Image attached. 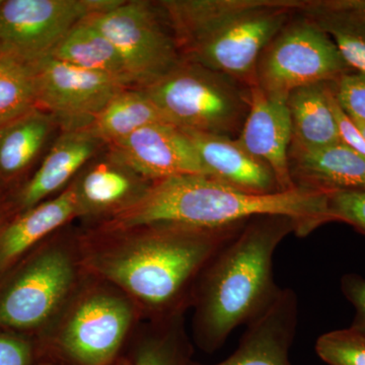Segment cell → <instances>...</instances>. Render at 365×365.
Masks as SVG:
<instances>
[{
	"label": "cell",
	"instance_id": "6da1fadb",
	"mask_svg": "<svg viewBox=\"0 0 365 365\" xmlns=\"http://www.w3.org/2000/svg\"><path fill=\"white\" fill-rule=\"evenodd\" d=\"M247 222L213 230L174 225L81 228L86 267L128 295L144 321L181 316L191 307L201 271Z\"/></svg>",
	"mask_w": 365,
	"mask_h": 365
},
{
	"label": "cell",
	"instance_id": "7a4b0ae2",
	"mask_svg": "<svg viewBox=\"0 0 365 365\" xmlns=\"http://www.w3.org/2000/svg\"><path fill=\"white\" fill-rule=\"evenodd\" d=\"M297 225L281 215L251 218L204 267L192 292V336L199 349L213 353L235 329L248 325L279 294L274 280L276 250Z\"/></svg>",
	"mask_w": 365,
	"mask_h": 365
},
{
	"label": "cell",
	"instance_id": "3957f363",
	"mask_svg": "<svg viewBox=\"0 0 365 365\" xmlns=\"http://www.w3.org/2000/svg\"><path fill=\"white\" fill-rule=\"evenodd\" d=\"M261 215L292 218L297 225V235L306 237L331 222L329 194L297 187L259 195L207 175H185L153 182L135 205L91 228L111 230L174 225L213 230Z\"/></svg>",
	"mask_w": 365,
	"mask_h": 365
},
{
	"label": "cell",
	"instance_id": "277c9868",
	"mask_svg": "<svg viewBox=\"0 0 365 365\" xmlns=\"http://www.w3.org/2000/svg\"><path fill=\"white\" fill-rule=\"evenodd\" d=\"M182 59L251 88L257 64L302 0H163L158 2Z\"/></svg>",
	"mask_w": 365,
	"mask_h": 365
},
{
	"label": "cell",
	"instance_id": "5b68a950",
	"mask_svg": "<svg viewBox=\"0 0 365 365\" xmlns=\"http://www.w3.org/2000/svg\"><path fill=\"white\" fill-rule=\"evenodd\" d=\"M88 274L81 228L68 225L57 230L0 280V328L37 334L39 339Z\"/></svg>",
	"mask_w": 365,
	"mask_h": 365
},
{
	"label": "cell",
	"instance_id": "8992f818",
	"mask_svg": "<svg viewBox=\"0 0 365 365\" xmlns=\"http://www.w3.org/2000/svg\"><path fill=\"white\" fill-rule=\"evenodd\" d=\"M143 321L128 295L90 273L38 340L43 351L68 365H114Z\"/></svg>",
	"mask_w": 365,
	"mask_h": 365
},
{
	"label": "cell",
	"instance_id": "52a82bcc",
	"mask_svg": "<svg viewBox=\"0 0 365 365\" xmlns=\"http://www.w3.org/2000/svg\"><path fill=\"white\" fill-rule=\"evenodd\" d=\"M140 90L169 123L232 138L241 132L251 104L248 86L184 59Z\"/></svg>",
	"mask_w": 365,
	"mask_h": 365
},
{
	"label": "cell",
	"instance_id": "ba28073f",
	"mask_svg": "<svg viewBox=\"0 0 365 365\" xmlns=\"http://www.w3.org/2000/svg\"><path fill=\"white\" fill-rule=\"evenodd\" d=\"M349 71L332 38L306 16L288 21L269 43L257 64L256 85L287 101L297 88L334 83Z\"/></svg>",
	"mask_w": 365,
	"mask_h": 365
},
{
	"label": "cell",
	"instance_id": "9c48e42d",
	"mask_svg": "<svg viewBox=\"0 0 365 365\" xmlns=\"http://www.w3.org/2000/svg\"><path fill=\"white\" fill-rule=\"evenodd\" d=\"M86 20L111 41L137 88L162 78L182 61L174 34L158 4L123 1L108 13Z\"/></svg>",
	"mask_w": 365,
	"mask_h": 365
},
{
	"label": "cell",
	"instance_id": "30bf717a",
	"mask_svg": "<svg viewBox=\"0 0 365 365\" xmlns=\"http://www.w3.org/2000/svg\"><path fill=\"white\" fill-rule=\"evenodd\" d=\"M93 14V0H2L0 49L35 63L49 56L74 26Z\"/></svg>",
	"mask_w": 365,
	"mask_h": 365
},
{
	"label": "cell",
	"instance_id": "8fae6325",
	"mask_svg": "<svg viewBox=\"0 0 365 365\" xmlns=\"http://www.w3.org/2000/svg\"><path fill=\"white\" fill-rule=\"evenodd\" d=\"M37 108L51 114L62 131L86 129L115 95L128 88L117 79L51 56L31 63Z\"/></svg>",
	"mask_w": 365,
	"mask_h": 365
},
{
	"label": "cell",
	"instance_id": "7c38bea8",
	"mask_svg": "<svg viewBox=\"0 0 365 365\" xmlns=\"http://www.w3.org/2000/svg\"><path fill=\"white\" fill-rule=\"evenodd\" d=\"M153 182L105 148L71 182L76 218L88 223L86 227L107 222L139 202Z\"/></svg>",
	"mask_w": 365,
	"mask_h": 365
},
{
	"label": "cell",
	"instance_id": "4fadbf2b",
	"mask_svg": "<svg viewBox=\"0 0 365 365\" xmlns=\"http://www.w3.org/2000/svg\"><path fill=\"white\" fill-rule=\"evenodd\" d=\"M151 182L185 175H207L189 137L169 123L148 125L106 146Z\"/></svg>",
	"mask_w": 365,
	"mask_h": 365
},
{
	"label": "cell",
	"instance_id": "5bb4252c",
	"mask_svg": "<svg viewBox=\"0 0 365 365\" xmlns=\"http://www.w3.org/2000/svg\"><path fill=\"white\" fill-rule=\"evenodd\" d=\"M250 90L249 113L237 139L270 168L281 192L294 190L297 187L290 174L292 131L287 101L270 97L257 85Z\"/></svg>",
	"mask_w": 365,
	"mask_h": 365
},
{
	"label": "cell",
	"instance_id": "9a60e30c",
	"mask_svg": "<svg viewBox=\"0 0 365 365\" xmlns=\"http://www.w3.org/2000/svg\"><path fill=\"white\" fill-rule=\"evenodd\" d=\"M299 300L292 288H282L272 304L247 325L237 350L215 364L290 365L289 352L297 333Z\"/></svg>",
	"mask_w": 365,
	"mask_h": 365
},
{
	"label": "cell",
	"instance_id": "2e32d148",
	"mask_svg": "<svg viewBox=\"0 0 365 365\" xmlns=\"http://www.w3.org/2000/svg\"><path fill=\"white\" fill-rule=\"evenodd\" d=\"M105 148L86 128L62 131L39 169L19 191V211L23 212L58 195L86 163Z\"/></svg>",
	"mask_w": 365,
	"mask_h": 365
},
{
	"label": "cell",
	"instance_id": "e0dca14e",
	"mask_svg": "<svg viewBox=\"0 0 365 365\" xmlns=\"http://www.w3.org/2000/svg\"><path fill=\"white\" fill-rule=\"evenodd\" d=\"M189 137L209 176L259 195L281 192L272 170L237 138L182 129Z\"/></svg>",
	"mask_w": 365,
	"mask_h": 365
},
{
	"label": "cell",
	"instance_id": "ac0fdd59",
	"mask_svg": "<svg viewBox=\"0 0 365 365\" xmlns=\"http://www.w3.org/2000/svg\"><path fill=\"white\" fill-rule=\"evenodd\" d=\"M74 220L76 200L71 182L58 195L19 213L0 227V280L41 242Z\"/></svg>",
	"mask_w": 365,
	"mask_h": 365
},
{
	"label": "cell",
	"instance_id": "d6986e66",
	"mask_svg": "<svg viewBox=\"0 0 365 365\" xmlns=\"http://www.w3.org/2000/svg\"><path fill=\"white\" fill-rule=\"evenodd\" d=\"M295 187L332 194L365 191V157L338 143L289 153Z\"/></svg>",
	"mask_w": 365,
	"mask_h": 365
},
{
	"label": "cell",
	"instance_id": "ffe728a7",
	"mask_svg": "<svg viewBox=\"0 0 365 365\" xmlns=\"http://www.w3.org/2000/svg\"><path fill=\"white\" fill-rule=\"evenodd\" d=\"M331 83L304 86L288 97L292 131L289 153L341 143L330 104Z\"/></svg>",
	"mask_w": 365,
	"mask_h": 365
},
{
	"label": "cell",
	"instance_id": "44dd1931",
	"mask_svg": "<svg viewBox=\"0 0 365 365\" xmlns=\"http://www.w3.org/2000/svg\"><path fill=\"white\" fill-rule=\"evenodd\" d=\"M122 355L128 365H191L193 345L185 329L184 314L146 321Z\"/></svg>",
	"mask_w": 365,
	"mask_h": 365
},
{
	"label": "cell",
	"instance_id": "7402d4cb",
	"mask_svg": "<svg viewBox=\"0 0 365 365\" xmlns=\"http://www.w3.org/2000/svg\"><path fill=\"white\" fill-rule=\"evenodd\" d=\"M49 56L85 71L111 76L128 88H135L111 41L86 19L69 31Z\"/></svg>",
	"mask_w": 365,
	"mask_h": 365
},
{
	"label": "cell",
	"instance_id": "603a6c76",
	"mask_svg": "<svg viewBox=\"0 0 365 365\" xmlns=\"http://www.w3.org/2000/svg\"><path fill=\"white\" fill-rule=\"evenodd\" d=\"M58 127L55 118L39 108L0 127V179L7 181L25 172Z\"/></svg>",
	"mask_w": 365,
	"mask_h": 365
},
{
	"label": "cell",
	"instance_id": "cb8c5ba5",
	"mask_svg": "<svg viewBox=\"0 0 365 365\" xmlns=\"http://www.w3.org/2000/svg\"><path fill=\"white\" fill-rule=\"evenodd\" d=\"M157 123L169 122L140 88H126L118 91L86 129L108 146Z\"/></svg>",
	"mask_w": 365,
	"mask_h": 365
},
{
	"label": "cell",
	"instance_id": "d4e9b609",
	"mask_svg": "<svg viewBox=\"0 0 365 365\" xmlns=\"http://www.w3.org/2000/svg\"><path fill=\"white\" fill-rule=\"evenodd\" d=\"M299 13L311 19L334 41L347 66L365 74V16L337 0L304 1Z\"/></svg>",
	"mask_w": 365,
	"mask_h": 365
},
{
	"label": "cell",
	"instance_id": "484cf974",
	"mask_svg": "<svg viewBox=\"0 0 365 365\" xmlns=\"http://www.w3.org/2000/svg\"><path fill=\"white\" fill-rule=\"evenodd\" d=\"M37 108L35 73L28 62L0 54V127Z\"/></svg>",
	"mask_w": 365,
	"mask_h": 365
},
{
	"label": "cell",
	"instance_id": "4316f807",
	"mask_svg": "<svg viewBox=\"0 0 365 365\" xmlns=\"http://www.w3.org/2000/svg\"><path fill=\"white\" fill-rule=\"evenodd\" d=\"M316 352L328 365H365V336L352 328L319 336Z\"/></svg>",
	"mask_w": 365,
	"mask_h": 365
},
{
	"label": "cell",
	"instance_id": "83f0119b",
	"mask_svg": "<svg viewBox=\"0 0 365 365\" xmlns=\"http://www.w3.org/2000/svg\"><path fill=\"white\" fill-rule=\"evenodd\" d=\"M338 104L353 121L365 123V74L349 71L333 83Z\"/></svg>",
	"mask_w": 365,
	"mask_h": 365
},
{
	"label": "cell",
	"instance_id": "f1b7e54d",
	"mask_svg": "<svg viewBox=\"0 0 365 365\" xmlns=\"http://www.w3.org/2000/svg\"><path fill=\"white\" fill-rule=\"evenodd\" d=\"M331 222L351 225L365 235V191L335 192L329 195Z\"/></svg>",
	"mask_w": 365,
	"mask_h": 365
},
{
	"label": "cell",
	"instance_id": "f546056e",
	"mask_svg": "<svg viewBox=\"0 0 365 365\" xmlns=\"http://www.w3.org/2000/svg\"><path fill=\"white\" fill-rule=\"evenodd\" d=\"M42 351L41 343L36 344L26 334L0 331V365H34Z\"/></svg>",
	"mask_w": 365,
	"mask_h": 365
},
{
	"label": "cell",
	"instance_id": "4dcf8cb0",
	"mask_svg": "<svg viewBox=\"0 0 365 365\" xmlns=\"http://www.w3.org/2000/svg\"><path fill=\"white\" fill-rule=\"evenodd\" d=\"M330 104L341 143L365 157V137L355 122L343 111L342 108L338 104L334 93L333 83H331L330 88Z\"/></svg>",
	"mask_w": 365,
	"mask_h": 365
},
{
	"label": "cell",
	"instance_id": "1f68e13d",
	"mask_svg": "<svg viewBox=\"0 0 365 365\" xmlns=\"http://www.w3.org/2000/svg\"><path fill=\"white\" fill-rule=\"evenodd\" d=\"M341 290L355 309L350 328L365 336V279L357 274H346L341 279Z\"/></svg>",
	"mask_w": 365,
	"mask_h": 365
},
{
	"label": "cell",
	"instance_id": "d6a6232c",
	"mask_svg": "<svg viewBox=\"0 0 365 365\" xmlns=\"http://www.w3.org/2000/svg\"><path fill=\"white\" fill-rule=\"evenodd\" d=\"M338 4L365 16V0H337Z\"/></svg>",
	"mask_w": 365,
	"mask_h": 365
},
{
	"label": "cell",
	"instance_id": "836d02e7",
	"mask_svg": "<svg viewBox=\"0 0 365 365\" xmlns=\"http://www.w3.org/2000/svg\"><path fill=\"white\" fill-rule=\"evenodd\" d=\"M44 353V359L41 361V364L38 365H68L62 362L61 360L55 359V357L51 356V355L47 354V353Z\"/></svg>",
	"mask_w": 365,
	"mask_h": 365
},
{
	"label": "cell",
	"instance_id": "e575fe53",
	"mask_svg": "<svg viewBox=\"0 0 365 365\" xmlns=\"http://www.w3.org/2000/svg\"><path fill=\"white\" fill-rule=\"evenodd\" d=\"M355 124L359 127V130L361 131V133L364 134L365 137V123H359V122H355Z\"/></svg>",
	"mask_w": 365,
	"mask_h": 365
},
{
	"label": "cell",
	"instance_id": "d590c367",
	"mask_svg": "<svg viewBox=\"0 0 365 365\" xmlns=\"http://www.w3.org/2000/svg\"><path fill=\"white\" fill-rule=\"evenodd\" d=\"M114 365H128V364H127L126 359H125L123 356H121V359L118 360Z\"/></svg>",
	"mask_w": 365,
	"mask_h": 365
},
{
	"label": "cell",
	"instance_id": "8d00e7d4",
	"mask_svg": "<svg viewBox=\"0 0 365 365\" xmlns=\"http://www.w3.org/2000/svg\"><path fill=\"white\" fill-rule=\"evenodd\" d=\"M2 0H0V4H1Z\"/></svg>",
	"mask_w": 365,
	"mask_h": 365
},
{
	"label": "cell",
	"instance_id": "74e56055",
	"mask_svg": "<svg viewBox=\"0 0 365 365\" xmlns=\"http://www.w3.org/2000/svg\"><path fill=\"white\" fill-rule=\"evenodd\" d=\"M1 53H2V52H1V49H0V54H1Z\"/></svg>",
	"mask_w": 365,
	"mask_h": 365
}]
</instances>
